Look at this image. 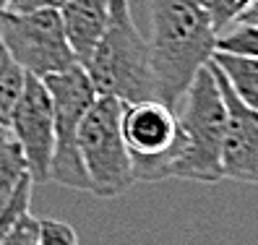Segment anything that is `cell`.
<instances>
[{
  "mask_svg": "<svg viewBox=\"0 0 258 245\" xmlns=\"http://www.w3.org/2000/svg\"><path fill=\"white\" fill-rule=\"evenodd\" d=\"M149 57L157 99L177 112L185 91L217 47V32L199 0H149Z\"/></svg>",
  "mask_w": 258,
  "mask_h": 245,
  "instance_id": "obj_1",
  "label": "cell"
},
{
  "mask_svg": "<svg viewBox=\"0 0 258 245\" xmlns=\"http://www.w3.org/2000/svg\"><path fill=\"white\" fill-rule=\"evenodd\" d=\"M81 66L99 97H115L123 104L157 99L149 44L133 24L128 0H110L107 29Z\"/></svg>",
  "mask_w": 258,
  "mask_h": 245,
  "instance_id": "obj_2",
  "label": "cell"
},
{
  "mask_svg": "<svg viewBox=\"0 0 258 245\" xmlns=\"http://www.w3.org/2000/svg\"><path fill=\"white\" fill-rule=\"evenodd\" d=\"M180 122V151L170 167V177L193 182H219L222 151L227 133V110L217 76L206 63L190 81L185 99L177 107Z\"/></svg>",
  "mask_w": 258,
  "mask_h": 245,
  "instance_id": "obj_3",
  "label": "cell"
},
{
  "mask_svg": "<svg viewBox=\"0 0 258 245\" xmlns=\"http://www.w3.org/2000/svg\"><path fill=\"white\" fill-rule=\"evenodd\" d=\"M120 117L123 102L97 94L79 126V154L89 180V193L99 198L123 196L136 186Z\"/></svg>",
  "mask_w": 258,
  "mask_h": 245,
  "instance_id": "obj_4",
  "label": "cell"
},
{
  "mask_svg": "<svg viewBox=\"0 0 258 245\" xmlns=\"http://www.w3.org/2000/svg\"><path fill=\"white\" fill-rule=\"evenodd\" d=\"M52 99V159H50V180L71 191L89 193V180L79 154V126L94 102L97 91L89 81L84 66H71L60 73L42 79Z\"/></svg>",
  "mask_w": 258,
  "mask_h": 245,
  "instance_id": "obj_5",
  "label": "cell"
},
{
  "mask_svg": "<svg viewBox=\"0 0 258 245\" xmlns=\"http://www.w3.org/2000/svg\"><path fill=\"white\" fill-rule=\"evenodd\" d=\"M120 128L136 182H159L170 177V167L180 151V122L172 107L159 99L123 104Z\"/></svg>",
  "mask_w": 258,
  "mask_h": 245,
  "instance_id": "obj_6",
  "label": "cell"
},
{
  "mask_svg": "<svg viewBox=\"0 0 258 245\" xmlns=\"http://www.w3.org/2000/svg\"><path fill=\"white\" fill-rule=\"evenodd\" d=\"M0 39L13 60L24 68V73L39 81L79 63L63 32L60 13L52 8L29 13L3 11L0 13Z\"/></svg>",
  "mask_w": 258,
  "mask_h": 245,
  "instance_id": "obj_7",
  "label": "cell"
},
{
  "mask_svg": "<svg viewBox=\"0 0 258 245\" xmlns=\"http://www.w3.org/2000/svg\"><path fill=\"white\" fill-rule=\"evenodd\" d=\"M8 133L19 144L26 159V170L34 182L50 180V159L55 144L52 128V99L50 91L39 79L26 76L24 91L8 115Z\"/></svg>",
  "mask_w": 258,
  "mask_h": 245,
  "instance_id": "obj_8",
  "label": "cell"
},
{
  "mask_svg": "<svg viewBox=\"0 0 258 245\" xmlns=\"http://www.w3.org/2000/svg\"><path fill=\"white\" fill-rule=\"evenodd\" d=\"M211 66V60H209ZM222 89L224 110H227V133H224V151H222V172L224 177L258 186V112L242 104L232 89L227 86L222 73L211 66Z\"/></svg>",
  "mask_w": 258,
  "mask_h": 245,
  "instance_id": "obj_9",
  "label": "cell"
},
{
  "mask_svg": "<svg viewBox=\"0 0 258 245\" xmlns=\"http://www.w3.org/2000/svg\"><path fill=\"white\" fill-rule=\"evenodd\" d=\"M57 13L79 66L86 63V57L92 55L104 29H107L110 0H66L57 8Z\"/></svg>",
  "mask_w": 258,
  "mask_h": 245,
  "instance_id": "obj_10",
  "label": "cell"
},
{
  "mask_svg": "<svg viewBox=\"0 0 258 245\" xmlns=\"http://www.w3.org/2000/svg\"><path fill=\"white\" fill-rule=\"evenodd\" d=\"M211 66L222 73V79L232 89V94L258 112V57L214 50Z\"/></svg>",
  "mask_w": 258,
  "mask_h": 245,
  "instance_id": "obj_11",
  "label": "cell"
},
{
  "mask_svg": "<svg viewBox=\"0 0 258 245\" xmlns=\"http://www.w3.org/2000/svg\"><path fill=\"white\" fill-rule=\"evenodd\" d=\"M24 84H26L24 68L13 60V55L0 39V122L6 128H8V115L13 110V104H16L19 94L24 91Z\"/></svg>",
  "mask_w": 258,
  "mask_h": 245,
  "instance_id": "obj_12",
  "label": "cell"
},
{
  "mask_svg": "<svg viewBox=\"0 0 258 245\" xmlns=\"http://www.w3.org/2000/svg\"><path fill=\"white\" fill-rule=\"evenodd\" d=\"M26 177H32L26 170V159L21 154L19 144L8 139L6 144H0V209L11 201L16 188Z\"/></svg>",
  "mask_w": 258,
  "mask_h": 245,
  "instance_id": "obj_13",
  "label": "cell"
},
{
  "mask_svg": "<svg viewBox=\"0 0 258 245\" xmlns=\"http://www.w3.org/2000/svg\"><path fill=\"white\" fill-rule=\"evenodd\" d=\"M214 50L258 57V26L255 24H232L230 32H224L222 37H217V47Z\"/></svg>",
  "mask_w": 258,
  "mask_h": 245,
  "instance_id": "obj_14",
  "label": "cell"
},
{
  "mask_svg": "<svg viewBox=\"0 0 258 245\" xmlns=\"http://www.w3.org/2000/svg\"><path fill=\"white\" fill-rule=\"evenodd\" d=\"M255 0H199V6L204 8V13L209 16L214 32L219 34L222 29L232 26L237 21V16L242 11H248Z\"/></svg>",
  "mask_w": 258,
  "mask_h": 245,
  "instance_id": "obj_15",
  "label": "cell"
},
{
  "mask_svg": "<svg viewBox=\"0 0 258 245\" xmlns=\"http://www.w3.org/2000/svg\"><path fill=\"white\" fill-rule=\"evenodd\" d=\"M0 245H39V219L32 217V211H24L0 240Z\"/></svg>",
  "mask_w": 258,
  "mask_h": 245,
  "instance_id": "obj_16",
  "label": "cell"
},
{
  "mask_svg": "<svg viewBox=\"0 0 258 245\" xmlns=\"http://www.w3.org/2000/svg\"><path fill=\"white\" fill-rule=\"evenodd\" d=\"M39 245H79V235L66 222L39 219Z\"/></svg>",
  "mask_w": 258,
  "mask_h": 245,
  "instance_id": "obj_17",
  "label": "cell"
},
{
  "mask_svg": "<svg viewBox=\"0 0 258 245\" xmlns=\"http://www.w3.org/2000/svg\"><path fill=\"white\" fill-rule=\"evenodd\" d=\"M66 0H11L8 11H16V13H29V11H44V8H52L57 11Z\"/></svg>",
  "mask_w": 258,
  "mask_h": 245,
  "instance_id": "obj_18",
  "label": "cell"
},
{
  "mask_svg": "<svg viewBox=\"0 0 258 245\" xmlns=\"http://www.w3.org/2000/svg\"><path fill=\"white\" fill-rule=\"evenodd\" d=\"M235 24H255V26H258V0H255V3H253L248 11H242V13H240Z\"/></svg>",
  "mask_w": 258,
  "mask_h": 245,
  "instance_id": "obj_19",
  "label": "cell"
},
{
  "mask_svg": "<svg viewBox=\"0 0 258 245\" xmlns=\"http://www.w3.org/2000/svg\"><path fill=\"white\" fill-rule=\"evenodd\" d=\"M11 139V133H8V128L3 126V122H0V144H6Z\"/></svg>",
  "mask_w": 258,
  "mask_h": 245,
  "instance_id": "obj_20",
  "label": "cell"
},
{
  "mask_svg": "<svg viewBox=\"0 0 258 245\" xmlns=\"http://www.w3.org/2000/svg\"><path fill=\"white\" fill-rule=\"evenodd\" d=\"M8 3H11V0H0V13L8 11Z\"/></svg>",
  "mask_w": 258,
  "mask_h": 245,
  "instance_id": "obj_21",
  "label": "cell"
}]
</instances>
